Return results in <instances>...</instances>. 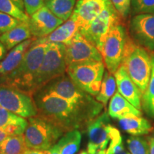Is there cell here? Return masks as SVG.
<instances>
[{
  "label": "cell",
  "instance_id": "cell-13",
  "mask_svg": "<svg viewBox=\"0 0 154 154\" xmlns=\"http://www.w3.org/2000/svg\"><path fill=\"white\" fill-rule=\"evenodd\" d=\"M129 35L148 51H154V14L134 15L129 22Z\"/></svg>",
  "mask_w": 154,
  "mask_h": 154
},
{
  "label": "cell",
  "instance_id": "cell-16",
  "mask_svg": "<svg viewBox=\"0 0 154 154\" xmlns=\"http://www.w3.org/2000/svg\"><path fill=\"white\" fill-rule=\"evenodd\" d=\"M117 91L136 109H141V99L143 94L133 82L126 70L122 65L114 73Z\"/></svg>",
  "mask_w": 154,
  "mask_h": 154
},
{
  "label": "cell",
  "instance_id": "cell-20",
  "mask_svg": "<svg viewBox=\"0 0 154 154\" xmlns=\"http://www.w3.org/2000/svg\"><path fill=\"white\" fill-rule=\"evenodd\" d=\"M77 32H79V30L76 21L71 17L44 39L49 43H59L66 45L70 42Z\"/></svg>",
  "mask_w": 154,
  "mask_h": 154
},
{
  "label": "cell",
  "instance_id": "cell-27",
  "mask_svg": "<svg viewBox=\"0 0 154 154\" xmlns=\"http://www.w3.org/2000/svg\"><path fill=\"white\" fill-rule=\"evenodd\" d=\"M142 106L148 115L154 117V54L152 56L151 74L146 91L142 95Z\"/></svg>",
  "mask_w": 154,
  "mask_h": 154
},
{
  "label": "cell",
  "instance_id": "cell-6",
  "mask_svg": "<svg viewBox=\"0 0 154 154\" xmlns=\"http://www.w3.org/2000/svg\"><path fill=\"white\" fill-rule=\"evenodd\" d=\"M65 45L49 43L32 86V95L54 79L66 73Z\"/></svg>",
  "mask_w": 154,
  "mask_h": 154
},
{
  "label": "cell",
  "instance_id": "cell-8",
  "mask_svg": "<svg viewBox=\"0 0 154 154\" xmlns=\"http://www.w3.org/2000/svg\"><path fill=\"white\" fill-rule=\"evenodd\" d=\"M128 36V32L121 23L111 29L98 47L106 69L111 74L121 65Z\"/></svg>",
  "mask_w": 154,
  "mask_h": 154
},
{
  "label": "cell",
  "instance_id": "cell-2",
  "mask_svg": "<svg viewBox=\"0 0 154 154\" xmlns=\"http://www.w3.org/2000/svg\"><path fill=\"white\" fill-rule=\"evenodd\" d=\"M49 42L44 38L34 39L17 69L0 79V85L11 86L32 96V86Z\"/></svg>",
  "mask_w": 154,
  "mask_h": 154
},
{
  "label": "cell",
  "instance_id": "cell-28",
  "mask_svg": "<svg viewBox=\"0 0 154 154\" xmlns=\"http://www.w3.org/2000/svg\"><path fill=\"white\" fill-rule=\"evenodd\" d=\"M0 11L11 15L22 22L29 20V16L19 9L12 0H0Z\"/></svg>",
  "mask_w": 154,
  "mask_h": 154
},
{
  "label": "cell",
  "instance_id": "cell-19",
  "mask_svg": "<svg viewBox=\"0 0 154 154\" xmlns=\"http://www.w3.org/2000/svg\"><path fill=\"white\" fill-rule=\"evenodd\" d=\"M32 38L28 22H22L18 26L0 36V42L8 51L26 40Z\"/></svg>",
  "mask_w": 154,
  "mask_h": 154
},
{
  "label": "cell",
  "instance_id": "cell-31",
  "mask_svg": "<svg viewBox=\"0 0 154 154\" xmlns=\"http://www.w3.org/2000/svg\"><path fill=\"white\" fill-rule=\"evenodd\" d=\"M22 21L0 11V36L16 27Z\"/></svg>",
  "mask_w": 154,
  "mask_h": 154
},
{
  "label": "cell",
  "instance_id": "cell-10",
  "mask_svg": "<svg viewBox=\"0 0 154 154\" xmlns=\"http://www.w3.org/2000/svg\"><path fill=\"white\" fill-rule=\"evenodd\" d=\"M122 19L111 2L99 16L79 32L98 49L103 38L113 26L121 24Z\"/></svg>",
  "mask_w": 154,
  "mask_h": 154
},
{
  "label": "cell",
  "instance_id": "cell-5",
  "mask_svg": "<svg viewBox=\"0 0 154 154\" xmlns=\"http://www.w3.org/2000/svg\"><path fill=\"white\" fill-rule=\"evenodd\" d=\"M64 134L51 121L36 115L27 119L24 136L29 149L44 151L55 145Z\"/></svg>",
  "mask_w": 154,
  "mask_h": 154
},
{
  "label": "cell",
  "instance_id": "cell-30",
  "mask_svg": "<svg viewBox=\"0 0 154 154\" xmlns=\"http://www.w3.org/2000/svg\"><path fill=\"white\" fill-rule=\"evenodd\" d=\"M131 11L134 15L154 14V0H131Z\"/></svg>",
  "mask_w": 154,
  "mask_h": 154
},
{
  "label": "cell",
  "instance_id": "cell-41",
  "mask_svg": "<svg viewBox=\"0 0 154 154\" xmlns=\"http://www.w3.org/2000/svg\"><path fill=\"white\" fill-rule=\"evenodd\" d=\"M76 154H89V153H88L87 151H84V150H83V151H81L79 153H78Z\"/></svg>",
  "mask_w": 154,
  "mask_h": 154
},
{
  "label": "cell",
  "instance_id": "cell-11",
  "mask_svg": "<svg viewBox=\"0 0 154 154\" xmlns=\"http://www.w3.org/2000/svg\"><path fill=\"white\" fill-rule=\"evenodd\" d=\"M36 91L51 94L77 103L86 102L93 98L76 86L66 73L50 81Z\"/></svg>",
  "mask_w": 154,
  "mask_h": 154
},
{
  "label": "cell",
  "instance_id": "cell-37",
  "mask_svg": "<svg viewBox=\"0 0 154 154\" xmlns=\"http://www.w3.org/2000/svg\"><path fill=\"white\" fill-rule=\"evenodd\" d=\"M23 154H47V150H35L29 149L26 150Z\"/></svg>",
  "mask_w": 154,
  "mask_h": 154
},
{
  "label": "cell",
  "instance_id": "cell-26",
  "mask_svg": "<svg viewBox=\"0 0 154 154\" xmlns=\"http://www.w3.org/2000/svg\"><path fill=\"white\" fill-rule=\"evenodd\" d=\"M28 149L24 134L13 135L0 143L2 154H23Z\"/></svg>",
  "mask_w": 154,
  "mask_h": 154
},
{
  "label": "cell",
  "instance_id": "cell-25",
  "mask_svg": "<svg viewBox=\"0 0 154 154\" xmlns=\"http://www.w3.org/2000/svg\"><path fill=\"white\" fill-rule=\"evenodd\" d=\"M116 82L114 74L106 70L102 79L100 91L95 96L96 100L106 107L108 102L110 101L111 97L116 92Z\"/></svg>",
  "mask_w": 154,
  "mask_h": 154
},
{
  "label": "cell",
  "instance_id": "cell-17",
  "mask_svg": "<svg viewBox=\"0 0 154 154\" xmlns=\"http://www.w3.org/2000/svg\"><path fill=\"white\" fill-rule=\"evenodd\" d=\"M109 116L113 119H121L141 116V111L136 109L128 100L116 91L110 99L108 109Z\"/></svg>",
  "mask_w": 154,
  "mask_h": 154
},
{
  "label": "cell",
  "instance_id": "cell-15",
  "mask_svg": "<svg viewBox=\"0 0 154 154\" xmlns=\"http://www.w3.org/2000/svg\"><path fill=\"white\" fill-rule=\"evenodd\" d=\"M111 2V0H78L72 17L79 32L86 27Z\"/></svg>",
  "mask_w": 154,
  "mask_h": 154
},
{
  "label": "cell",
  "instance_id": "cell-24",
  "mask_svg": "<svg viewBox=\"0 0 154 154\" xmlns=\"http://www.w3.org/2000/svg\"><path fill=\"white\" fill-rule=\"evenodd\" d=\"M76 3V0H49L45 6L56 17L66 22L72 16Z\"/></svg>",
  "mask_w": 154,
  "mask_h": 154
},
{
  "label": "cell",
  "instance_id": "cell-9",
  "mask_svg": "<svg viewBox=\"0 0 154 154\" xmlns=\"http://www.w3.org/2000/svg\"><path fill=\"white\" fill-rule=\"evenodd\" d=\"M0 107L24 119L37 115L32 96L8 86L0 85Z\"/></svg>",
  "mask_w": 154,
  "mask_h": 154
},
{
  "label": "cell",
  "instance_id": "cell-36",
  "mask_svg": "<svg viewBox=\"0 0 154 154\" xmlns=\"http://www.w3.org/2000/svg\"><path fill=\"white\" fill-rule=\"evenodd\" d=\"M8 53V50L4 44L0 42V61H2Z\"/></svg>",
  "mask_w": 154,
  "mask_h": 154
},
{
  "label": "cell",
  "instance_id": "cell-22",
  "mask_svg": "<svg viewBox=\"0 0 154 154\" xmlns=\"http://www.w3.org/2000/svg\"><path fill=\"white\" fill-rule=\"evenodd\" d=\"M27 120L0 107V128L14 131L17 135L24 134Z\"/></svg>",
  "mask_w": 154,
  "mask_h": 154
},
{
  "label": "cell",
  "instance_id": "cell-29",
  "mask_svg": "<svg viewBox=\"0 0 154 154\" xmlns=\"http://www.w3.org/2000/svg\"><path fill=\"white\" fill-rule=\"evenodd\" d=\"M126 143L131 154H150L149 143L145 138L131 136L127 139Z\"/></svg>",
  "mask_w": 154,
  "mask_h": 154
},
{
  "label": "cell",
  "instance_id": "cell-4",
  "mask_svg": "<svg viewBox=\"0 0 154 154\" xmlns=\"http://www.w3.org/2000/svg\"><path fill=\"white\" fill-rule=\"evenodd\" d=\"M152 56L149 51L135 42L128 34L121 65L142 94L145 92L151 77Z\"/></svg>",
  "mask_w": 154,
  "mask_h": 154
},
{
  "label": "cell",
  "instance_id": "cell-39",
  "mask_svg": "<svg viewBox=\"0 0 154 154\" xmlns=\"http://www.w3.org/2000/svg\"><path fill=\"white\" fill-rule=\"evenodd\" d=\"M149 143L150 147V154H154V134L150 136Z\"/></svg>",
  "mask_w": 154,
  "mask_h": 154
},
{
  "label": "cell",
  "instance_id": "cell-3",
  "mask_svg": "<svg viewBox=\"0 0 154 154\" xmlns=\"http://www.w3.org/2000/svg\"><path fill=\"white\" fill-rule=\"evenodd\" d=\"M89 154H113L117 146L122 143L121 133L111 124L107 112L101 113L86 127Z\"/></svg>",
  "mask_w": 154,
  "mask_h": 154
},
{
  "label": "cell",
  "instance_id": "cell-32",
  "mask_svg": "<svg viewBox=\"0 0 154 154\" xmlns=\"http://www.w3.org/2000/svg\"><path fill=\"white\" fill-rule=\"evenodd\" d=\"M111 2L121 18L126 19L131 11V0H111Z\"/></svg>",
  "mask_w": 154,
  "mask_h": 154
},
{
  "label": "cell",
  "instance_id": "cell-40",
  "mask_svg": "<svg viewBox=\"0 0 154 154\" xmlns=\"http://www.w3.org/2000/svg\"><path fill=\"white\" fill-rule=\"evenodd\" d=\"M12 1L14 2L15 5H16L19 9H21L22 11H25L24 1H23V0H12ZM25 12H26V11H25Z\"/></svg>",
  "mask_w": 154,
  "mask_h": 154
},
{
  "label": "cell",
  "instance_id": "cell-12",
  "mask_svg": "<svg viewBox=\"0 0 154 154\" xmlns=\"http://www.w3.org/2000/svg\"><path fill=\"white\" fill-rule=\"evenodd\" d=\"M65 59L66 66L73 63L103 61L99 49L80 32H77L70 42L65 45Z\"/></svg>",
  "mask_w": 154,
  "mask_h": 154
},
{
  "label": "cell",
  "instance_id": "cell-38",
  "mask_svg": "<svg viewBox=\"0 0 154 154\" xmlns=\"http://www.w3.org/2000/svg\"><path fill=\"white\" fill-rule=\"evenodd\" d=\"M47 154H61L60 151H59V146L56 143L52 147L50 148L49 149L47 150Z\"/></svg>",
  "mask_w": 154,
  "mask_h": 154
},
{
  "label": "cell",
  "instance_id": "cell-1",
  "mask_svg": "<svg viewBox=\"0 0 154 154\" xmlns=\"http://www.w3.org/2000/svg\"><path fill=\"white\" fill-rule=\"evenodd\" d=\"M37 115L54 123L66 134L87 127L101 113L102 103L92 98L84 103H73L51 94L36 91L32 95Z\"/></svg>",
  "mask_w": 154,
  "mask_h": 154
},
{
  "label": "cell",
  "instance_id": "cell-21",
  "mask_svg": "<svg viewBox=\"0 0 154 154\" xmlns=\"http://www.w3.org/2000/svg\"><path fill=\"white\" fill-rule=\"evenodd\" d=\"M119 126L123 131L133 136L148 134L152 130L151 123L141 116L119 119Z\"/></svg>",
  "mask_w": 154,
  "mask_h": 154
},
{
  "label": "cell",
  "instance_id": "cell-23",
  "mask_svg": "<svg viewBox=\"0 0 154 154\" xmlns=\"http://www.w3.org/2000/svg\"><path fill=\"white\" fill-rule=\"evenodd\" d=\"M82 133L74 130L66 133L57 141L61 154H76L82 143Z\"/></svg>",
  "mask_w": 154,
  "mask_h": 154
},
{
  "label": "cell",
  "instance_id": "cell-42",
  "mask_svg": "<svg viewBox=\"0 0 154 154\" xmlns=\"http://www.w3.org/2000/svg\"><path fill=\"white\" fill-rule=\"evenodd\" d=\"M48 1H49V0H44V2H48Z\"/></svg>",
  "mask_w": 154,
  "mask_h": 154
},
{
  "label": "cell",
  "instance_id": "cell-14",
  "mask_svg": "<svg viewBox=\"0 0 154 154\" xmlns=\"http://www.w3.org/2000/svg\"><path fill=\"white\" fill-rule=\"evenodd\" d=\"M63 22L46 6L31 15L28 22L34 39L47 37Z\"/></svg>",
  "mask_w": 154,
  "mask_h": 154
},
{
  "label": "cell",
  "instance_id": "cell-18",
  "mask_svg": "<svg viewBox=\"0 0 154 154\" xmlns=\"http://www.w3.org/2000/svg\"><path fill=\"white\" fill-rule=\"evenodd\" d=\"M34 40V38H29L17 45L7 53L2 60L0 61V79L8 76L17 69Z\"/></svg>",
  "mask_w": 154,
  "mask_h": 154
},
{
  "label": "cell",
  "instance_id": "cell-43",
  "mask_svg": "<svg viewBox=\"0 0 154 154\" xmlns=\"http://www.w3.org/2000/svg\"><path fill=\"white\" fill-rule=\"evenodd\" d=\"M0 154H2V153H0Z\"/></svg>",
  "mask_w": 154,
  "mask_h": 154
},
{
  "label": "cell",
  "instance_id": "cell-7",
  "mask_svg": "<svg viewBox=\"0 0 154 154\" xmlns=\"http://www.w3.org/2000/svg\"><path fill=\"white\" fill-rule=\"evenodd\" d=\"M105 71L103 61L73 63L66 67V74L74 84L92 96L99 94Z\"/></svg>",
  "mask_w": 154,
  "mask_h": 154
},
{
  "label": "cell",
  "instance_id": "cell-34",
  "mask_svg": "<svg viewBox=\"0 0 154 154\" xmlns=\"http://www.w3.org/2000/svg\"><path fill=\"white\" fill-rule=\"evenodd\" d=\"M13 135H17L16 133L11 130L9 129H1L0 128V143L3 140L7 139L9 136H13Z\"/></svg>",
  "mask_w": 154,
  "mask_h": 154
},
{
  "label": "cell",
  "instance_id": "cell-33",
  "mask_svg": "<svg viewBox=\"0 0 154 154\" xmlns=\"http://www.w3.org/2000/svg\"><path fill=\"white\" fill-rule=\"evenodd\" d=\"M25 11L29 16H31L45 6L44 0H23Z\"/></svg>",
  "mask_w": 154,
  "mask_h": 154
},
{
  "label": "cell",
  "instance_id": "cell-35",
  "mask_svg": "<svg viewBox=\"0 0 154 154\" xmlns=\"http://www.w3.org/2000/svg\"><path fill=\"white\" fill-rule=\"evenodd\" d=\"M113 154H131V153L127 151L126 149H125L122 143H121L120 144H119L116 147L114 152H113Z\"/></svg>",
  "mask_w": 154,
  "mask_h": 154
}]
</instances>
